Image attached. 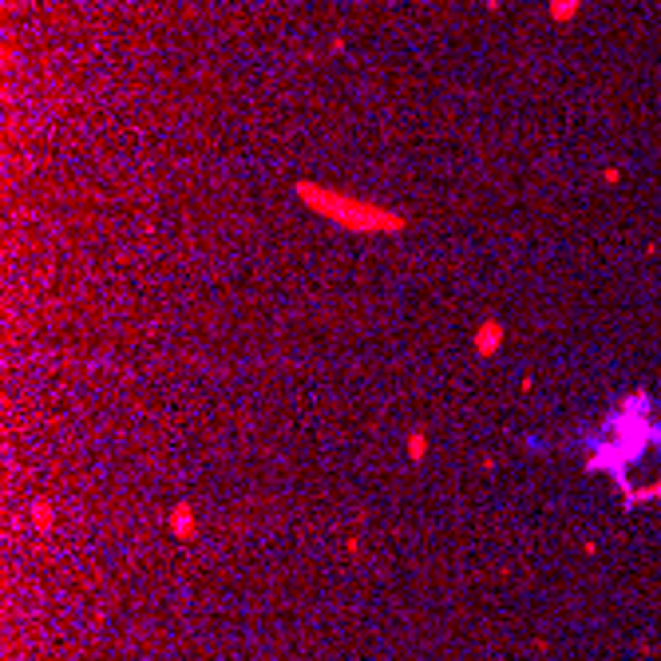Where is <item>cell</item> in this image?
I'll list each match as a JSON object with an SVG mask.
<instances>
[{
	"label": "cell",
	"instance_id": "cell-6",
	"mask_svg": "<svg viewBox=\"0 0 661 661\" xmlns=\"http://www.w3.org/2000/svg\"><path fill=\"white\" fill-rule=\"evenodd\" d=\"M424 452H428L424 432H412V436H408V459H424Z\"/></svg>",
	"mask_w": 661,
	"mask_h": 661
},
{
	"label": "cell",
	"instance_id": "cell-5",
	"mask_svg": "<svg viewBox=\"0 0 661 661\" xmlns=\"http://www.w3.org/2000/svg\"><path fill=\"white\" fill-rule=\"evenodd\" d=\"M32 523H36V531H52V503H48V499H40V503H36V511H32Z\"/></svg>",
	"mask_w": 661,
	"mask_h": 661
},
{
	"label": "cell",
	"instance_id": "cell-3",
	"mask_svg": "<svg viewBox=\"0 0 661 661\" xmlns=\"http://www.w3.org/2000/svg\"><path fill=\"white\" fill-rule=\"evenodd\" d=\"M171 531L178 538H194V531H198V527H194V511H190L187 503H178L171 511Z\"/></svg>",
	"mask_w": 661,
	"mask_h": 661
},
{
	"label": "cell",
	"instance_id": "cell-1",
	"mask_svg": "<svg viewBox=\"0 0 661 661\" xmlns=\"http://www.w3.org/2000/svg\"><path fill=\"white\" fill-rule=\"evenodd\" d=\"M297 198L309 206L313 214L345 226L353 234H400V230L408 226V218L388 210V206H377V202H368V198H353V194L329 190V187H321V182H297Z\"/></svg>",
	"mask_w": 661,
	"mask_h": 661
},
{
	"label": "cell",
	"instance_id": "cell-4",
	"mask_svg": "<svg viewBox=\"0 0 661 661\" xmlns=\"http://www.w3.org/2000/svg\"><path fill=\"white\" fill-rule=\"evenodd\" d=\"M578 4H583V0H551V20H558V24H570V20H574V12H578Z\"/></svg>",
	"mask_w": 661,
	"mask_h": 661
},
{
	"label": "cell",
	"instance_id": "cell-2",
	"mask_svg": "<svg viewBox=\"0 0 661 661\" xmlns=\"http://www.w3.org/2000/svg\"><path fill=\"white\" fill-rule=\"evenodd\" d=\"M472 345L479 357H491V353H499V345H503V325L499 321H483L479 329H475Z\"/></svg>",
	"mask_w": 661,
	"mask_h": 661
}]
</instances>
